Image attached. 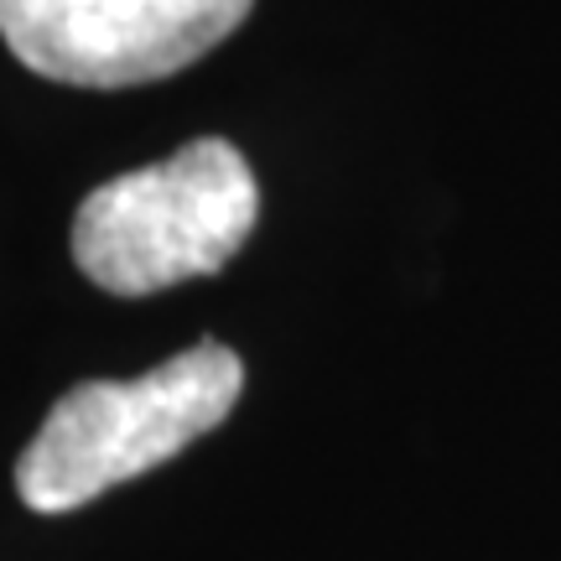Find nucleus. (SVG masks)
Here are the masks:
<instances>
[{
    "instance_id": "1",
    "label": "nucleus",
    "mask_w": 561,
    "mask_h": 561,
    "mask_svg": "<svg viewBox=\"0 0 561 561\" xmlns=\"http://www.w3.org/2000/svg\"><path fill=\"white\" fill-rule=\"evenodd\" d=\"M244 390V364L224 343L182 348L140 380H83L62 396L16 462V494L37 515H68L161 468L208 437Z\"/></svg>"
},
{
    "instance_id": "2",
    "label": "nucleus",
    "mask_w": 561,
    "mask_h": 561,
    "mask_svg": "<svg viewBox=\"0 0 561 561\" xmlns=\"http://www.w3.org/2000/svg\"><path fill=\"white\" fill-rule=\"evenodd\" d=\"M261 219L240 146L187 140L167 161L94 187L73 214V261L110 297H157L234 261Z\"/></svg>"
},
{
    "instance_id": "3",
    "label": "nucleus",
    "mask_w": 561,
    "mask_h": 561,
    "mask_svg": "<svg viewBox=\"0 0 561 561\" xmlns=\"http://www.w3.org/2000/svg\"><path fill=\"white\" fill-rule=\"evenodd\" d=\"M255 0H0L21 68L73 89H130L214 53Z\"/></svg>"
}]
</instances>
